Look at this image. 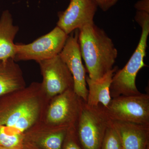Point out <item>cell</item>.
<instances>
[{
    "instance_id": "cell-2",
    "label": "cell",
    "mask_w": 149,
    "mask_h": 149,
    "mask_svg": "<svg viewBox=\"0 0 149 149\" xmlns=\"http://www.w3.org/2000/svg\"><path fill=\"white\" fill-rule=\"evenodd\" d=\"M135 18L142 28L141 38L128 63L122 69L117 70L113 74L110 90L111 98L141 93L136 87V80L139 70L147 66L144 59L149 34V13L138 11Z\"/></svg>"
},
{
    "instance_id": "cell-6",
    "label": "cell",
    "mask_w": 149,
    "mask_h": 149,
    "mask_svg": "<svg viewBox=\"0 0 149 149\" xmlns=\"http://www.w3.org/2000/svg\"><path fill=\"white\" fill-rule=\"evenodd\" d=\"M102 107L111 120L149 125V95L147 93L113 98L107 107Z\"/></svg>"
},
{
    "instance_id": "cell-18",
    "label": "cell",
    "mask_w": 149,
    "mask_h": 149,
    "mask_svg": "<svg viewBox=\"0 0 149 149\" xmlns=\"http://www.w3.org/2000/svg\"><path fill=\"white\" fill-rule=\"evenodd\" d=\"M62 149H83L77 139L76 127L68 130Z\"/></svg>"
},
{
    "instance_id": "cell-14",
    "label": "cell",
    "mask_w": 149,
    "mask_h": 149,
    "mask_svg": "<svg viewBox=\"0 0 149 149\" xmlns=\"http://www.w3.org/2000/svg\"><path fill=\"white\" fill-rule=\"evenodd\" d=\"M26 87L20 67L13 58L0 61V97Z\"/></svg>"
},
{
    "instance_id": "cell-16",
    "label": "cell",
    "mask_w": 149,
    "mask_h": 149,
    "mask_svg": "<svg viewBox=\"0 0 149 149\" xmlns=\"http://www.w3.org/2000/svg\"><path fill=\"white\" fill-rule=\"evenodd\" d=\"M24 133L13 131L9 126L0 125V146L8 149H24Z\"/></svg>"
},
{
    "instance_id": "cell-22",
    "label": "cell",
    "mask_w": 149,
    "mask_h": 149,
    "mask_svg": "<svg viewBox=\"0 0 149 149\" xmlns=\"http://www.w3.org/2000/svg\"><path fill=\"white\" fill-rule=\"evenodd\" d=\"M0 149H8L7 148H5V147L1 146H0Z\"/></svg>"
},
{
    "instance_id": "cell-10",
    "label": "cell",
    "mask_w": 149,
    "mask_h": 149,
    "mask_svg": "<svg viewBox=\"0 0 149 149\" xmlns=\"http://www.w3.org/2000/svg\"><path fill=\"white\" fill-rule=\"evenodd\" d=\"M97 7L95 0H70L66 9L59 13L57 26L68 35L75 29L94 24Z\"/></svg>"
},
{
    "instance_id": "cell-13",
    "label": "cell",
    "mask_w": 149,
    "mask_h": 149,
    "mask_svg": "<svg viewBox=\"0 0 149 149\" xmlns=\"http://www.w3.org/2000/svg\"><path fill=\"white\" fill-rule=\"evenodd\" d=\"M117 67L113 68L100 79L93 80L86 76V81L88 85V94L86 103L91 107H97L101 104L107 107L111 100L110 86Z\"/></svg>"
},
{
    "instance_id": "cell-1",
    "label": "cell",
    "mask_w": 149,
    "mask_h": 149,
    "mask_svg": "<svg viewBox=\"0 0 149 149\" xmlns=\"http://www.w3.org/2000/svg\"><path fill=\"white\" fill-rule=\"evenodd\" d=\"M78 41L81 56L91 79H100L114 68L117 49L105 31L95 23L87 24L79 29Z\"/></svg>"
},
{
    "instance_id": "cell-8",
    "label": "cell",
    "mask_w": 149,
    "mask_h": 149,
    "mask_svg": "<svg viewBox=\"0 0 149 149\" xmlns=\"http://www.w3.org/2000/svg\"><path fill=\"white\" fill-rule=\"evenodd\" d=\"M38 63L43 77L42 87L49 100L73 89L72 74L59 54Z\"/></svg>"
},
{
    "instance_id": "cell-17",
    "label": "cell",
    "mask_w": 149,
    "mask_h": 149,
    "mask_svg": "<svg viewBox=\"0 0 149 149\" xmlns=\"http://www.w3.org/2000/svg\"><path fill=\"white\" fill-rule=\"evenodd\" d=\"M101 149H123L119 135L110 123L105 133Z\"/></svg>"
},
{
    "instance_id": "cell-5",
    "label": "cell",
    "mask_w": 149,
    "mask_h": 149,
    "mask_svg": "<svg viewBox=\"0 0 149 149\" xmlns=\"http://www.w3.org/2000/svg\"><path fill=\"white\" fill-rule=\"evenodd\" d=\"M85 102L73 89L67 90L50 100L43 120L56 127H76Z\"/></svg>"
},
{
    "instance_id": "cell-19",
    "label": "cell",
    "mask_w": 149,
    "mask_h": 149,
    "mask_svg": "<svg viewBox=\"0 0 149 149\" xmlns=\"http://www.w3.org/2000/svg\"><path fill=\"white\" fill-rule=\"evenodd\" d=\"M118 0H95L96 3L102 10L107 11L114 6Z\"/></svg>"
},
{
    "instance_id": "cell-20",
    "label": "cell",
    "mask_w": 149,
    "mask_h": 149,
    "mask_svg": "<svg viewBox=\"0 0 149 149\" xmlns=\"http://www.w3.org/2000/svg\"><path fill=\"white\" fill-rule=\"evenodd\" d=\"M134 7L138 11L149 13V0H140L135 4Z\"/></svg>"
},
{
    "instance_id": "cell-9",
    "label": "cell",
    "mask_w": 149,
    "mask_h": 149,
    "mask_svg": "<svg viewBox=\"0 0 149 149\" xmlns=\"http://www.w3.org/2000/svg\"><path fill=\"white\" fill-rule=\"evenodd\" d=\"M59 55L72 74L74 93L86 102L88 89L86 81V71L82 62L78 33L68 36Z\"/></svg>"
},
{
    "instance_id": "cell-12",
    "label": "cell",
    "mask_w": 149,
    "mask_h": 149,
    "mask_svg": "<svg viewBox=\"0 0 149 149\" xmlns=\"http://www.w3.org/2000/svg\"><path fill=\"white\" fill-rule=\"evenodd\" d=\"M109 123L119 135L123 149H147L149 146V125L110 119Z\"/></svg>"
},
{
    "instance_id": "cell-3",
    "label": "cell",
    "mask_w": 149,
    "mask_h": 149,
    "mask_svg": "<svg viewBox=\"0 0 149 149\" xmlns=\"http://www.w3.org/2000/svg\"><path fill=\"white\" fill-rule=\"evenodd\" d=\"M0 100V125L11 127L29 110L48 99L42 83H32L27 87L2 96Z\"/></svg>"
},
{
    "instance_id": "cell-4",
    "label": "cell",
    "mask_w": 149,
    "mask_h": 149,
    "mask_svg": "<svg viewBox=\"0 0 149 149\" xmlns=\"http://www.w3.org/2000/svg\"><path fill=\"white\" fill-rule=\"evenodd\" d=\"M109 120L100 104L91 107L85 102L76 126L77 139L82 149L101 148Z\"/></svg>"
},
{
    "instance_id": "cell-21",
    "label": "cell",
    "mask_w": 149,
    "mask_h": 149,
    "mask_svg": "<svg viewBox=\"0 0 149 149\" xmlns=\"http://www.w3.org/2000/svg\"><path fill=\"white\" fill-rule=\"evenodd\" d=\"M24 149H35V147L32 144L29 143H24Z\"/></svg>"
},
{
    "instance_id": "cell-7",
    "label": "cell",
    "mask_w": 149,
    "mask_h": 149,
    "mask_svg": "<svg viewBox=\"0 0 149 149\" xmlns=\"http://www.w3.org/2000/svg\"><path fill=\"white\" fill-rule=\"evenodd\" d=\"M68 35L58 27L48 34L28 44H15L16 54L14 60H34L37 63L58 55L63 49Z\"/></svg>"
},
{
    "instance_id": "cell-15",
    "label": "cell",
    "mask_w": 149,
    "mask_h": 149,
    "mask_svg": "<svg viewBox=\"0 0 149 149\" xmlns=\"http://www.w3.org/2000/svg\"><path fill=\"white\" fill-rule=\"evenodd\" d=\"M18 30L9 11H3L0 17V61L14 58L16 51L14 41Z\"/></svg>"
},
{
    "instance_id": "cell-23",
    "label": "cell",
    "mask_w": 149,
    "mask_h": 149,
    "mask_svg": "<svg viewBox=\"0 0 149 149\" xmlns=\"http://www.w3.org/2000/svg\"><path fill=\"white\" fill-rule=\"evenodd\" d=\"M147 149H149V146L148 147V148H147Z\"/></svg>"
},
{
    "instance_id": "cell-11",
    "label": "cell",
    "mask_w": 149,
    "mask_h": 149,
    "mask_svg": "<svg viewBox=\"0 0 149 149\" xmlns=\"http://www.w3.org/2000/svg\"><path fill=\"white\" fill-rule=\"evenodd\" d=\"M69 129L52 126L40 119L24 132V141L29 140L43 149H62Z\"/></svg>"
},
{
    "instance_id": "cell-24",
    "label": "cell",
    "mask_w": 149,
    "mask_h": 149,
    "mask_svg": "<svg viewBox=\"0 0 149 149\" xmlns=\"http://www.w3.org/2000/svg\"></svg>"
},
{
    "instance_id": "cell-25",
    "label": "cell",
    "mask_w": 149,
    "mask_h": 149,
    "mask_svg": "<svg viewBox=\"0 0 149 149\" xmlns=\"http://www.w3.org/2000/svg\"></svg>"
}]
</instances>
